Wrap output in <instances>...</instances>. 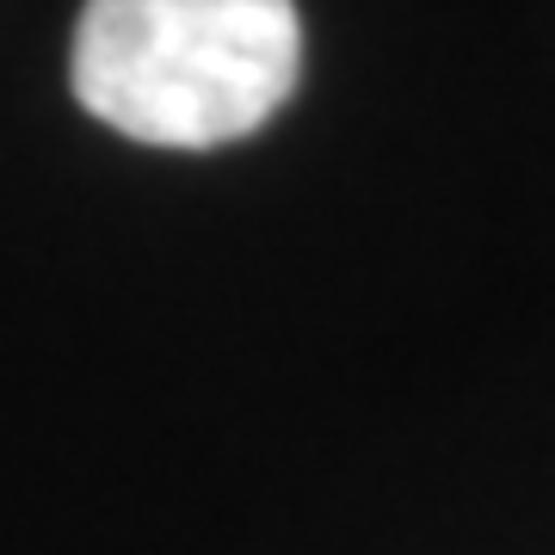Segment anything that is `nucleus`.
Segmentation results:
<instances>
[{"mask_svg":"<svg viewBox=\"0 0 555 555\" xmlns=\"http://www.w3.org/2000/svg\"><path fill=\"white\" fill-rule=\"evenodd\" d=\"M302 75L297 0H87L68 87L149 149L254 137Z\"/></svg>","mask_w":555,"mask_h":555,"instance_id":"nucleus-1","label":"nucleus"}]
</instances>
